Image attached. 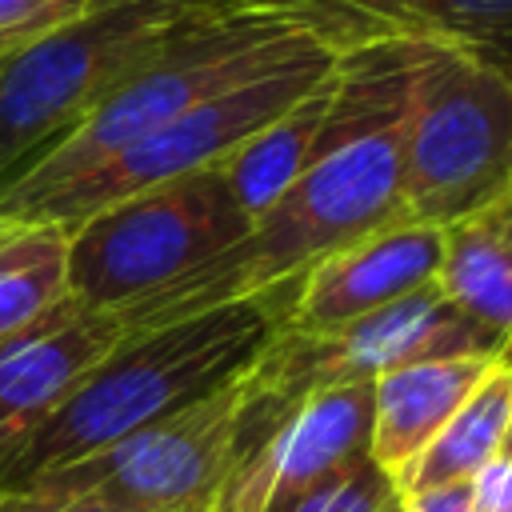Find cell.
I'll list each match as a JSON object with an SVG mask.
<instances>
[{"mask_svg":"<svg viewBox=\"0 0 512 512\" xmlns=\"http://www.w3.org/2000/svg\"><path fill=\"white\" fill-rule=\"evenodd\" d=\"M400 512H480V508H476V496H472V480H452V484L404 492Z\"/></svg>","mask_w":512,"mask_h":512,"instance_id":"21","label":"cell"},{"mask_svg":"<svg viewBox=\"0 0 512 512\" xmlns=\"http://www.w3.org/2000/svg\"><path fill=\"white\" fill-rule=\"evenodd\" d=\"M124 336L116 312L68 296L40 324L0 344V484L28 440Z\"/></svg>","mask_w":512,"mask_h":512,"instance_id":"11","label":"cell"},{"mask_svg":"<svg viewBox=\"0 0 512 512\" xmlns=\"http://www.w3.org/2000/svg\"><path fill=\"white\" fill-rule=\"evenodd\" d=\"M244 368L188 408L16 492L88 500L112 512H208L244 452Z\"/></svg>","mask_w":512,"mask_h":512,"instance_id":"8","label":"cell"},{"mask_svg":"<svg viewBox=\"0 0 512 512\" xmlns=\"http://www.w3.org/2000/svg\"><path fill=\"white\" fill-rule=\"evenodd\" d=\"M508 188L512 76L460 44L416 36L400 120L404 216L444 228Z\"/></svg>","mask_w":512,"mask_h":512,"instance_id":"5","label":"cell"},{"mask_svg":"<svg viewBox=\"0 0 512 512\" xmlns=\"http://www.w3.org/2000/svg\"><path fill=\"white\" fill-rule=\"evenodd\" d=\"M472 496L480 512H512V452H500L484 472L472 476Z\"/></svg>","mask_w":512,"mask_h":512,"instance_id":"22","label":"cell"},{"mask_svg":"<svg viewBox=\"0 0 512 512\" xmlns=\"http://www.w3.org/2000/svg\"><path fill=\"white\" fill-rule=\"evenodd\" d=\"M512 428V344L484 368L468 400L436 432V440L396 476V492H420L452 480H472L504 448Z\"/></svg>","mask_w":512,"mask_h":512,"instance_id":"15","label":"cell"},{"mask_svg":"<svg viewBox=\"0 0 512 512\" xmlns=\"http://www.w3.org/2000/svg\"><path fill=\"white\" fill-rule=\"evenodd\" d=\"M388 512H400V500H396V508H388Z\"/></svg>","mask_w":512,"mask_h":512,"instance_id":"26","label":"cell"},{"mask_svg":"<svg viewBox=\"0 0 512 512\" xmlns=\"http://www.w3.org/2000/svg\"><path fill=\"white\" fill-rule=\"evenodd\" d=\"M416 64V36L376 28L336 60L320 156L252 220V228L204 268L116 312L124 332L160 328L236 300L292 288L312 264L364 232L404 216L400 120Z\"/></svg>","mask_w":512,"mask_h":512,"instance_id":"1","label":"cell"},{"mask_svg":"<svg viewBox=\"0 0 512 512\" xmlns=\"http://www.w3.org/2000/svg\"><path fill=\"white\" fill-rule=\"evenodd\" d=\"M228 0H96L0 64V188L64 140L176 32Z\"/></svg>","mask_w":512,"mask_h":512,"instance_id":"4","label":"cell"},{"mask_svg":"<svg viewBox=\"0 0 512 512\" xmlns=\"http://www.w3.org/2000/svg\"><path fill=\"white\" fill-rule=\"evenodd\" d=\"M504 452H512V428H508V448H504Z\"/></svg>","mask_w":512,"mask_h":512,"instance_id":"24","label":"cell"},{"mask_svg":"<svg viewBox=\"0 0 512 512\" xmlns=\"http://www.w3.org/2000/svg\"><path fill=\"white\" fill-rule=\"evenodd\" d=\"M396 500V480L364 452L328 472L324 480H316L312 488H304L300 496H292L280 512H388L396 508Z\"/></svg>","mask_w":512,"mask_h":512,"instance_id":"19","label":"cell"},{"mask_svg":"<svg viewBox=\"0 0 512 512\" xmlns=\"http://www.w3.org/2000/svg\"><path fill=\"white\" fill-rule=\"evenodd\" d=\"M368 32H376V24L324 0H228L176 32L64 140L8 180L0 188V208L76 180L112 152L256 76L296 64L320 48L352 44Z\"/></svg>","mask_w":512,"mask_h":512,"instance_id":"2","label":"cell"},{"mask_svg":"<svg viewBox=\"0 0 512 512\" xmlns=\"http://www.w3.org/2000/svg\"><path fill=\"white\" fill-rule=\"evenodd\" d=\"M440 268V228L392 220L312 264L280 300L284 332H332L424 284Z\"/></svg>","mask_w":512,"mask_h":512,"instance_id":"12","label":"cell"},{"mask_svg":"<svg viewBox=\"0 0 512 512\" xmlns=\"http://www.w3.org/2000/svg\"><path fill=\"white\" fill-rule=\"evenodd\" d=\"M508 344L512 340L464 316L432 280L332 332L276 328L244 368L248 416L252 428L268 436L308 392L372 384L384 372L440 356H496Z\"/></svg>","mask_w":512,"mask_h":512,"instance_id":"7","label":"cell"},{"mask_svg":"<svg viewBox=\"0 0 512 512\" xmlns=\"http://www.w3.org/2000/svg\"><path fill=\"white\" fill-rule=\"evenodd\" d=\"M0 512H112L88 500H56L40 492H0Z\"/></svg>","mask_w":512,"mask_h":512,"instance_id":"23","label":"cell"},{"mask_svg":"<svg viewBox=\"0 0 512 512\" xmlns=\"http://www.w3.org/2000/svg\"><path fill=\"white\" fill-rule=\"evenodd\" d=\"M284 292L288 288L128 332L28 440L0 492H16L56 468L96 456L232 380L280 328Z\"/></svg>","mask_w":512,"mask_h":512,"instance_id":"3","label":"cell"},{"mask_svg":"<svg viewBox=\"0 0 512 512\" xmlns=\"http://www.w3.org/2000/svg\"><path fill=\"white\" fill-rule=\"evenodd\" d=\"M436 284L464 316L512 340V188L440 228Z\"/></svg>","mask_w":512,"mask_h":512,"instance_id":"14","label":"cell"},{"mask_svg":"<svg viewBox=\"0 0 512 512\" xmlns=\"http://www.w3.org/2000/svg\"><path fill=\"white\" fill-rule=\"evenodd\" d=\"M248 228L252 216L236 204L220 164L152 184L68 224L72 296L124 312L228 252Z\"/></svg>","mask_w":512,"mask_h":512,"instance_id":"6","label":"cell"},{"mask_svg":"<svg viewBox=\"0 0 512 512\" xmlns=\"http://www.w3.org/2000/svg\"><path fill=\"white\" fill-rule=\"evenodd\" d=\"M344 48L348 44H332V48H320L296 64L268 72V76H256V80L176 116L172 124L148 132L144 140L112 152L108 160L80 172L76 180H64L40 196L0 208V216H36V220H56L68 228L80 216H88L112 200H124L132 192H144L152 184H164V180H176L188 172L216 168L240 144H248L260 128H268L276 116H284L304 92H312L332 72V64L340 60Z\"/></svg>","mask_w":512,"mask_h":512,"instance_id":"9","label":"cell"},{"mask_svg":"<svg viewBox=\"0 0 512 512\" xmlns=\"http://www.w3.org/2000/svg\"><path fill=\"white\" fill-rule=\"evenodd\" d=\"M324 4H336V8H340V0H324Z\"/></svg>","mask_w":512,"mask_h":512,"instance_id":"25","label":"cell"},{"mask_svg":"<svg viewBox=\"0 0 512 512\" xmlns=\"http://www.w3.org/2000/svg\"><path fill=\"white\" fill-rule=\"evenodd\" d=\"M372 384L308 392L224 476L208 512H280L292 496L368 452Z\"/></svg>","mask_w":512,"mask_h":512,"instance_id":"10","label":"cell"},{"mask_svg":"<svg viewBox=\"0 0 512 512\" xmlns=\"http://www.w3.org/2000/svg\"><path fill=\"white\" fill-rule=\"evenodd\" d=\"M96 0H0V64L80 20Z\"/></svg>","mask_w":512,"mask_h":512,"instance_id":"20","label":"cell"},{"mask_svg":"<svg viewBox=\"0 0 512 512\" xmlns=\"http://www.w3.org/2000/svg\"><path fill=\"white\" fill-rule=\"evenodd\" d=\"M332 96H336V64L312 92H304L284 116H276L268 128H260L220 164L236 204L252 220L320 156Z\"/></svg>","mask_w":512,"mask_h":512,"instance_id":"16","label":"cell"},{"mask_svg":"<svg viewBox=\"0 0 512 512\" xmlns=\"http://www.w3.org/2000/svg\"><path fill=\"white\" fill-rule=\"evenodd\" d=\"M376 28L460 44L512 76V0H340Z\"/></svg>","mask_w":512,"mask_h":512,"instance_id":"18","label":"cell"},{"mask_svg":"<svg viewBox=\"0 0 512 512\" xmlns=\"http://www.w3.org/2000/svg\"><path fill=\"white\" fill-rule=\"evenodd\" d=\"M68 296V228L36 216H0V344L40 324Z\"/></svg>","mask_w":512,"mask_h":512,"instance_id":"17","label":"cell"},{"mask_svg":"<svg viewBox=\"0 0 512 512\" xmlns=\"http://www.w3.org/2000/svg\"><path fill=\"white\" fill-rule=\"evenodd\" d=\"M496 356H440L372 380L368 460L396 480L436 440Z\"/></svg>","mask_w":512,"mask_h":512,"instance_id":"13","label":"cell"}]
</instances>
